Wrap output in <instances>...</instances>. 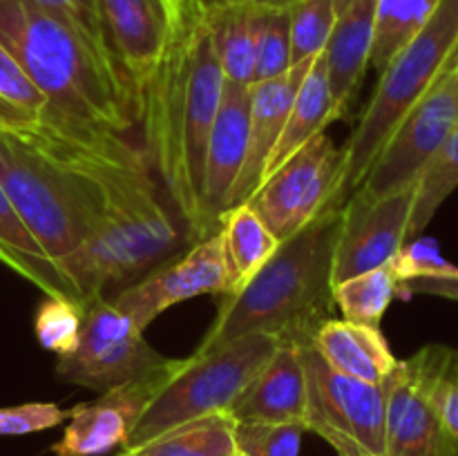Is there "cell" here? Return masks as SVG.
<instances>
[{
	"label": "cell",
	"mask_w": 458,
	"mask_h": 456,
	"mask_svg": "<svg viewBox=\"0 0 458 456\" xmlns=\"http://www.w3.org/2000/svg\"><path fill=\"white\" fill-rule=\"evenodd\" d=\"M293 67L291 61V16L289 9H262V21L255 43V76L271 80L286 74Z\"/></svg>",
	"instance_id": "obj_30"
},
{
	"label": "cell",
	"mask_w": 458,
	"mask_h": 456,
	"mask_svg": "<svg viewBox=\"0 0 458 456\" xmlns=\"http://www.w3.org/2000/svg\"><path fill=\"white\" fill-rule=\"evenodd\" d=\"M298 3L300 0H240V3L235 4H253V7L258 9H291Z\"/></svg>",
	"instance_id": "obj_37"
},
{
	"label": "cell",
	"mask_w": 458,
	"mask_h": 456,
	"mask_svg": "<svg viewBox=\"0 0 458 456\" xmlns=\"http://www.w3.org/2000/svg\"><path fill=\"white\" fill-rule=\"evenodd\" d=\"M81 326H83V307L67 298L45 295L34 320L36 338L45 349L54 351L58 358L70 356L79 347Z\"/></svg>",
	"instance_id": "obj_29"
},
{
	"label": "cell",
	"mask_w": 458,
	"mask_h": 456,
	"mask_svg": "<svg viewBox=\"0 0 458 456\" xmlns=\"http://www.w3.org/2000/svg\"><path fill=\"white\" fill-rule=\"evenodd\" d=\"M458 58V0H441L428 25L380 72L371 101L343 146V199L365 179L403 116L443 79Z\"/></svg>",
	"instance_id": "obj_4"
},
{
	"label": "cell",
	"mask_w": 458,
	"mask_h": 456,
	"mask_svg": "<svg viewBox=\"0 0 458 456\" xmlns=\"http://www.w3.org/2000/svg\"><path fill=\"white\" fill-rule=\"evenodd\" d=\"M456 128L458 58L443 79L403 116L358 188L371 197H385L411 186Z\"/></svg>",
	"instance_id": "obj_10"
},
{
	"label": "cell",
	"mask_w": 458,
	"mask_h": 456,
	"mask_svg": "<svg viewBox=\"0 0 458 456\" xmlns=\"http://www.w3.org/2000/svg\"><path fill=\"white\" fill-rule=\"evenodd\" d=\"M335 450V454L338 456H378V454H371V452L362 450L360 445H356V443H335V445H331Z\"/></svg>",
	"instance_id": "obj_38"
},
{
	"label": "cell",
	"mask_w": 458,
	"mask_h": 456,
	"mask_svg": "<svg viewBox=\"0 0 458 456\" xmlns=\"http://www.w3.org/2000/svg\"><path fill=\"white\" fill-rule=\"evenodd\" d=\"M31 3L38 4L40 9L49 12L52 16L61 18L72 31H76V34L89 45V49H92L106 65H110L112 70L119 72L114 56H112L110 43H107V34L106 27H103L98 0H31ZM121 79H123V76H121Z\"/></svg>",
	"instance_id": "obj_32"
},
{
	"label": "cell",
	"mask_w": 458,
	"mask_h": 456,
	"mask_svg": "<svg viewBox=\"0 0 458 456\" xmlns=\"http://www.w3.org/2000/svg\"><path fill=\"white\" fill-rule=\"evenodd\" d=\"M228 414L237 423H300L307 420V376L300 347L280 344L259 374L246 384ZM307 427V425H304Z\"/></svg>",
	"instance_id": "obj_17"
},
{
	"label": "cell",
	"mask_w": 458,
	"mask_h": 456,
	"mask_svg": "<svg viewBox=\"0 0 458 456\" xmlns=\"http://www.w3.org/2000/svg\"><path fill=\"white\" fill-rule=\"evenodd\" d=\"M0 264L18 273L22 280L38 286L45 295L67 298L83 307L74 286L65 280L43 246L31 235L30 228L18 217L3 186H0Z\"/></svg>",
	"instance_id": "obj_21"
},
{
	"label": "cell",
	"mask_w": 458,
	"mask_h": 456,
	"mask_svg": "<svg viewBox=\"0 0 458 456\" xmlns=\"http://www.w3.org/2000/svg\"><path fill=\"white\" fill-rule=\"evenodd\" d=\"M250 85H224L222 103L210 128L206 146L204 183H201V213L208 235L219 228V219L231 208L233 188L240 179L249 146Z\"/></svg>",
	"instance_id": "obj_15"
},
{
	"label": "cell",
	"mask_w": 458,
	"mask_h": 456,
	"mask_svg": "<svg viewBox=\"0 0 458 456\" xmlns=\"http://www.w3.org/2000/svg\"><path fill=\"white\" fill-rule=\"evenodd\" d=\"M204 7L224 79L235 85H250L262 9L231 3H204Z\"/></svg>",
	"instance_id": "obj_22"
},
{
	"label": "cell",
	"mask_w": 458,
	"mask_h": 456,
	"mask_svg": "<svg viewBox=\"0 0 458 456\" xmlns=\"http://www.w3.org/2000/svg\"><path fill=\"white\" fill-rule=\"evenodd\" d=\"M98 7L112 56L132 94L137 116L139 101L168 47L173 22L161 0H98Z\"/></svg>",
	"instance_id": "obj_14"
},
{
	"label": "cell",
	"mask_w": 458,
	"mask_h": 456,
	"mask_svg": "<svg viewBox=\"0 0 458 456\" xmlns=\"http://www.w3.org/2000/svg\"><path fill=\"white\" fill-rule=\"evenodd\" d=\"M0 43L54 114L119 134L137 123L132 94L119 72L106 65L61 18L31 0H0Z\"/></svg>",
	"instance_id": "obj_3"
},
{
	"label": "cell",
	"mask_w": 458,
	"mask_h": 456,
	"mask_svg": "<svg viewBox=\"0 0 458 456\" xmlns=\"http://www.w3.org/2000/svg\"><path fill=\"white\" fill-rule=\"evenodd\" d=\"M396 295L398 280L389 264L349 277L334 286V302L344 320L367 326L380 325Z\"/></svg>",
	"instance_id": "obj_27"
},
{
	"label": "cell",
	"mask_w": 458,
	"mask_h": 456,
	"mask_svg": "<svg viewBox=\"0 0 458 456\" xmlns=\"http://www.w3.org/2000/svg\"><path fill=\"white\" fill-rule=\"evenodd\" d=\"M335 119H338V112H335L334 97H331L325 52H322L320 56L313 58L302 85L298 88L293 106H291L289 116H286L284 130H282L280 139H277L276 148H273L271 159L267 164V170H264V179L276 173L300 148H304L309 141L325 134L327 125Z\"/></svg>",
	"instance_id": "obj_20"
},
{
	"label": "cell",
	"mask_w": 458,
	"mask_h": 456,
	"mask_svg": "<svg viewBox=\"0 0 458 456\" xmlns=\"http://www.w3.org/2000/svg\"><path fill=\"white\" fill-rule=\"evenodd\" d=\"M441 0H378L369 65L383 72L392 58L428 25Z\"/></svg>",
	"instance_id": "obj_25"
},
{
	"label": "cell",
	"mask_w": 458,
	"mask_h": 456,
	"mask_svg": "<svg viewBox=\"0 0 458 456\" xmlns=\"http://www.w3.org/2000/svg\"><path fill=\"white\" fill-rule=\"evenodd\" d=\"M311 344L331 369L362 383L383 384L398 365L378 326L356 325L344 317L327 320Z\"/></svg>",
	"instance_id": "obj_19"
},
{
	"label": "cell",
	"mask_w": 458,
	"mask_h": 456,
	"mask_svg": "<svg viewBox=\"0 0 458 456\" xmlns=\"http://www.w3.org/2000/svg\"><path fill=\"white\" fill-rule=\"evenodd\" d=\"M343 165V148L320 134L268 174L244 204L282 241L327 208L344 204Z\"/></svg>",
	"instance_id": "obj_6"
},
{
	"label": "cell",
	"mask_w": 458,
	"mask_h": 456,
	"mask_svg": "<svg viewBox=\"0 0 458 456\" xmlns=\"http://www.w3.org/2000/svg\"><path fill=\"white\" fill-rule=\"evenodd\" d=\"M217 231L222 237V253L226 264V295H233L276 253L280 240L249 204L228 208L219 219Z\"/></svg>",
	"instance_id": "obj_23"
},
{
	"label": "cell",
	"mask_w": 458,
	"mask_h": 456,
	"mask_svg": "<svg viewBox=\"0 0 458 456\" xmlns=\"http://www.w3.org/2000/svg\"><path fill=\"white\" fill-rule=\"evenodd\" d=\"M376 9H378V0H352L347 9L338 13V21L327 43V79H329L338 119H343L349 112L369 67Z\"/></svg>",
	"instance_id": "obj_18"
},
{
	"label": "cell",
	"mask_w": 458,
	"mask_h": 456,
	"mask_svg": "<svg viewBox=\"0 0 458 456\" xmlns=\"http://www.w3.org/2000/svg\"><path fill=\"white\" fill-rule=\"evenodd\" d=\"M161 4H164L165 13H168V18H170V22H173L174 18L179 16V12H182L183 0H161Z\"/></svg>",
	"instance_id": "obj_39"
},
{
	"label": "cell",
	"mask_w": 458,
	"mask_h": 456,
	"mask_svg": "<svg viewBox=\"0 0 458 456\" xmlns=\"http://www.w3.org/2000/svg\"><path fill=\"white\" fill-rule=\"evenodd\" d=\"M414 183L385 197H371L360 188L343 204L338 241L334 250V286L360 273L387 266L407 241Z\"/></svg>",
	"instance_id": "obj_12"
},
{
	"label": "cell",
	"mask_w": 458,
	"mask_h": 456,
	"mask_svg": "<svg viewBox=\"0 0 458 456\" xmlns=\"http://www.w3.org/2000/svg\"><path fill=\"white\" fill-rule=\"evenodd\" d=\"M228 277L219 231L197 241L186 255L168 266L155 268L150 275L121 291L112 302L141 331L174 304L197 295H226Z\"/></svg>",
	"instance_id": "obj_13"
},
{
	"label": "cell",
	"mask_w": 458,
	"mask_h": 456,
	"mask_svg": "<svg viewBox=\"0 0 458 456\" xmlns=\"http://www.w3.org/2000/svg\"><path fill=\"white\" fill-rule=\"evenodd\" d=\"M398 284L414 277H432V275H456L458 266L443 258L441 249L429 237H414L407 241L396 258L389 262Z\"/></svg>",
	"instance_id": "obj_34"
},
{
	"label": "cell",
	"mask_w": 458,
	"mask_h": 456,
	"mask_svg": "<svg viewBox=\"0 0 458 456\" xmlns=\"http://www.w3.org/2000/svg\"><path fill=\"white\" fill-rule=\"evenodd\" d=\"M183 365L186 358H168V362L157 369L101 392L94 401L72 407L63 436L49 452L54 456H103L116 447L123 450L148 407L168 387Z\"/></svg>",
	"instance_id": "obj_11"
},
{
	"label": "cell",
	"mask_w": 458,
	"mask_h": 456,
	"mask_svg": "<svg viewBox=\"0 0 458 456\" xmlns=\"http://www.w3.org/2000/svg\"><path fill=\"white\" fill-rule=\"evenodd\" d=\"M70 418V410L56 402H25V405L0 407V436H25L45 432Z\"/></svg>",
	"instance_id": "obj_35"
},
{
	"label": "cell",
	"mask_w": 458,
	"mask_h": 456,
	"mask_svg": "<svg viewBox=\"0 0 458 456\" xmlns=\"http://www.w3.org/2000/svg\"><path fill=\"white\" fill-rule=\"evenodd\" d=\"M204 3H240V0H204Z\"/></svg>",
	"instance_id": "obj_41"
},
{
	"label": "cell",
	"mask_w": 458,
	"mask_h": 456,
	"mask_svg": "<svg viewBox=\"0 0 458 456\" xmlns=\"http://www.w3.org/2000/svg\"><path fill=\"white\" fill-rule=\"evenodd\" d=\"M280 344L276 335L250 334L208 353L188 356L183 369L148 407L123 450L143 445L188 420L231 411L246 384L259 374Z\"/></svg>",
	"instance_id": "obj_5"
},
{
	"label": "cell",
	"mask_w": 458,
	"mask_h": 456,
	"mask_svg": "<svg viewBox=\"0 0 458 456\" xmlns=\"http://www.w3.org/2000/svg\"><path fill=\"white\" fill-rule=\"evenodd\" d=\"M119 456H125V454H123V452H121V454H119Z\"/></svg>",
	"instance_id": "obj_43"
},
{
	"label": "cell",
	"mask_w": 458,
	"mask_h": 456,
	"mask_svg": "<svg viewBox=\"0 0 458 456\" xmlns=\"http://www.w3.org/2000/svg\"><path fill=\"white\" fill-rule=\"evenodd\" d=\"M300 358L307 376V432L318 434L329 445L349 441L371 454L387 456L385 383L371 384L338 374L313 344L300 347Z\"/></svg>",
	"instance_id": "obj_7"
},
{
	"label": "cell",
	"mask_w": 458,
	"mask_h": 456,
	"mask_svg": "<svg viewBox=\"0 0 458 456\" xmlns=\"http://www.w3.org/2000/svg\"><path fill=\"white\" fill-rule=\"evenodd\" d=\"M311 61H302L291 67L286 74L271 80H258L250 83V110H249V146H246L244 168L240 179L233 188L231 208L240 206L253 195L264 179L268 159L273 155L277 139L284 130L286 116H289L298 88L307 76Z\"/></svg>",
	"instance_id": "obj_16"
},
{
	"label": "cell",
	"mask_w": 458,
	"mask_h": 456,
	"mask_svg": "<svg viewBox=\"0 0 458 456\" xmlns=\"http://www.w3.org/2000/svg\"><path fill=\"white\" fill-rule=\"evenodd\" d=\"M352 3V0H335V12L338 13H343L344 9H347V4Z\"/></svg>",
	"instance_id": "obj_40"
},
{
	"label": "cell",
	"mask_w": 458,
	"mask_h": 456,
	"mask_svg": "<svg viewBox=\"0 0 458 456\" xmlns=\"http://www.w3.org/2000/svg\"><path fill=\"white\" fill-rule=\"evenodd\" d=\"M458 188V128L450 134L441 150L425 164L414 182V206H411L407 241L420 237L443 201ZM405 241V244H407Z\"/></svg>",
	"instance_id": "obj_26"
},
{
	"label": "cell",
	"mask_w": 458,
	"mask_h": 456,
	"mask_svg": "<svg viewBox=\"0 0 458 456\" xmlns=\"http://www.w3.org/2000/svg\"><path fill=\"white\" fill-rule=\"evenodd\" d=\"M343 206L327 208L276 253L237 293L224 295L217 320L195 353H208L250 334L276 335L282 344H311L316 331L334 317V250Z\"/></svg>",
	"instance_id": "obj_2"
},
{
	"label": "cell",
	"mask_w": 458,
	"mask_h": 456,
	"mask_svg": "<svg viewBox=\"0 0 458 456\" xmlns=\"http://www.w3.org/2000/svg\"><path fill=\"white\" fill-rule=\"evenodd\" d=\"M411 295H437V298L456 300L458 302V273L456 275L414 277L398 284V298L407 300Z\"/></svg>",
	"instance_id": "obj_36"
},
{
	"label": "cell",
	"mask_w": 458,
	"mask_h": 456,
	"mask_svg": "<svg viewBox=\"0 0 458 456\" xmlns=\"http://www.w3.org/2000/svg\"><path fill=\"white\" fill-rule=\"evenodd\" d=\"M224 85L226 79L215 54L204 3L183 0L164 58L139 101L137 123L148 164L159 173L195 244L208 237L201 183L206 146Z\"/></svg>",
	"instance_id": "obj_1"
},
{
	"label": "cell",
	"mask_w": 458,
	"mask_h": 456,
	"mask_svg": "<svg viewBox=\"0 0 458 456\" xmlns=\"http://www.w3.org/2000/svg\"><path fill=\"white\" fill-rule=\"evenodd\" d=\"M168 358L148 344L143 331L114 302L97 298L83 308L79 347L56 360L65 383L107 392L157 369Z\"/></svg>",
	"instance_id": "obj_8"
},
{
	"label": "cell",
	"mask_w": 458,
	"mask_h": 456,
	"mask_svg": "<svg viewBox=\"0 0 458 456\" xmlns=\"http://www.w3.org/2000/svg\"><path fill=\"white\" fill-rule=\"evenodd\" d=\"M307 427L300 423H237V450L249 456H300Z\"/></svg>",
	"instance_id": "obj_33"
},
{
	"label": "cell",
	"mask_w": 458,
	"mask_h": 456,
	"mask_svg": "<svg viewBox=\"0 0 458 456\" xmlns=\"http://www.w3.org/2000/svg\"><path fill=\"white\" fill-rule=\"evenodd\" d=\"M454 349L428 344L385 380L387 456H450V441L437 402V384Z\"/></svg>",
	"instance_id": "obj_9"
},
{
	"label": "cell",
	"mask_w": 458,
	"mask_h": 456,
	"mask_svg": "<svg viewBox=\"0 0 458 456\" xmlns=\"http://www.w3.org/2000/svg\"><path fill=\"white\" fill-rule=\"evenodd\" d=\"M233 456H249V454H244V452H240V450H237L235 454H233Z\"/></svg>",
	"instance_id": "obj_42"
},
{
	"label": "cell",
	"mask_w": 458,
	"mask_h": 456,
	"mask_svg": "<svg viewBox=\"0 0 458 456\" xmlns=\"http://www.w3.org/2000/svg\"><path fill=\"white\" fill-rule=\"evenodd\" d=\"M0 101L25 114L31 125H49L65 119L61 114H54L43 94L31 83L30 76L22 72V67L3 43H0Z\"/></svg>",
	"instance_id": "obj_31"
},
{
	"label": "cell",
	"mask_w": 458,
	"mask_h": 456,
	"mask_svg": "<svg viewBox=\"0 0 458 456\" xmlns=\"http://www.w3.org/2000/svg\"><path fill=\"white\" fill-rule=\"evenodd\" d=\"M235 427L237 420L228 411H217L121 452L125 456H233L237 452Z\"/></svg>",
	"instance_id": "obj_24"
},
{
	"label": "cell",
	"mask_w": 458,
	"mask_h": 456,
	"mask_svg": "<svg viewBox=\"0 0 458 456\" xmlns=\"http://www.w3.org/2000/svg\"><path fill=\"white\" fill-rule=\"evenodd\" d=\"M289 16L293 65L320 56L338 21L335 0H300L289 9Z\"/></svg>",
	"instance_id": "obj_28"
}]
</instances>
